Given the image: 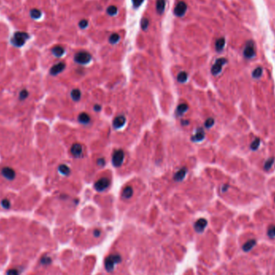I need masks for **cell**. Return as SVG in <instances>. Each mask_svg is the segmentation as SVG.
<instances>
[{
    "label": "cell",
    "mask_w": 275,
    "mask_h": 275,
    "mask_svg": "<svg viewBox=\"0 0 275 275\" xmlns=\"http://www.w3.org/2000/svg\"><path fill=\"white\" fill-rule=\"evenodd\" d=\"M143 1H144V0H132L134 7L135 8H138V7L143 3Z\"/></svg>",
    "instance_id": "39"
},
{
    "label": "cell",
    "mask_w": 275,
    "mask_h": 275,
    "mask_svg": "<svg viewBox=\"0 0 275 275\" xmlns=\"http://www.w3.org/2000/svg\"><path fill=\"white\" fill-rule=\"evenodd\" d=\"M208 225V221L207 220H205L204 218H200L199 220L195 223L194 228H195V230L197 233H202L203 231L204 230V228H206Z\"/></svg>",
    "instance_id": "11"
},
{
    "label": "cell",
    "mask_w": 275,
    "mask_h": 275,
    "mask_svg": "<svg viewBox=\"0 0 275 275\" xmlns=\"http://www.w3.org/2000/svg\"><path fill=\"white\" fill-rule=\"evenodd\" d=\"M1 206L3 207L4 209H9L11 208V202L10 200L5 198L1 201Z\"/></svg>",
    "instance_id": "33"
},
{
    "label": "cell",
    "mask_w": 275,
    "mask_h": 275,
    "mask_svg": "<svg viewBox=\"0 0 275 275\" xmlns=\"http://www.w3.org/2000/svg\"><path fill=\"white\" fill-rule=\"evenodd\" d=\"M205 137V133L202 128H198L196 130L195 135H193L192 137V140L194 142H200L202 141Z\"/></svg>",
    "instance_id": "13"
},
{
    "label": "cell",
    "mask_w": 275,
    "mask_h": 275,
    "mask_svg": "<svg viewBox=\"0 0 275 275\" xmlns=\"http://www.w3.org/2000/svg\"><path fill=\"white\" fill-rule=\"evenodd\" d=\"M88 23H88V21L86 20H80V22H79V27H80V28H82V29L86 28L88 26Z\"/></svg>",
    "instance_id": "38"
},
{
    "label": "cell",
    "mask_w": 275,
    "mask_h": 275,
    "mask_svg": "<svg viewBox=\"0 0 275 275\" xmlns=\"http://www.w3.org/2000/svg\"><path fill=\"white\" fill-rule=\"evenodd\" d=\"M80 97H81V93H80V91L78 89H74L72 90V92H71V98H72L73 101H77L80 99Z\"/></svg>",
    "instance_id": "24"
},
{
    "label": "cell",
    "mask_w": 275,
    "mask_h": 275,
    "mask_svg": "<svg viewBox=\"0 0 275 275\" xmlns=\"http://www.w3.org/2000/svg\"><path fill=\"white\" fill-rule=\"evenodd\" d=\"M71 154L76 158H79L82 155L83 148L80 143H74L71 147Z\"/></svg>",
    "instance_id": "12"
},
{
    "label": "cell",
    "mask_w": 275,
    "mask_h": 275,
    "mask_svg": "<svg viewBox=\"0 0 275 275\" xmlns=\"http://www.w3.org/2000/svg\"><path fill=\"white\" fill-rule=\"evenodd\" d=\"M53 54L56 57H60V56H62L64 55V53H65V49L62 48V47H60V46H56L54 48H53Z\"/></svg>",
    "instance_id": "21"
},
{
    "label": "cell",
    "mask_w": 275,
    "mask_h": 275,
    "mask_svg": "<svg viewBox=\"0 0 275 275\" xmlns=\"http://www.w3.org/2000/svg\"><path fill=\"white\" fill-rule=\"evenodd\" d=\"M100 234H101V232L99 230H98V229H96V230L94 231V233H93V235L95 236L96 237H98L100 236Z\"/></svg>",
    "instance_id": "43"
},
{
    "label": "cell",
    "mask_w": 275,
    "mask_h": 275,
    "mask_svg": "<svg viewBox=\"0 0 275 275\" xmlns=\"http://www.w3.org/2000/svg\"><path fill=\"white\" fill-rule=\"evenodd\" d=\"M58 171H59V172L63 175H68L70 174V169L68 167L67 165H65V164H61V165L59 166V168H58Z\"/></svg>",
    "instance_id": "22"
},
{
    "label": "cell",
    "mask_w": 275,
    "mask_h": 275,
    "mask_svg": "<svg viewBox=\"0 0 275 275\" xmlns=\"http://www.w3.org/2000/svg\"><path fill=\"white\" fill-rule=\"evenodd\" d=\"M124 161V152L122 150H116L112 157L113 165L114 167H120Z\"/></svg>",
    "instance_id": "5"
},
{
    "label": "cell",
    "mask_w": 275,
    "mask_h": 275,
    "mask_svg": "<svg viewBox=\"0 0 275 275\" xmlns=\"http://www.w3.org/2000/svg\"><path fill=\"white\" fill-rule=\"evenodd\" d=\"M255 245H256V240H254V239H251V240H249L248 241H246V242L244 244L242 249L244 251H245V252H248V251H249V250L252 249L255 246Z\"/></svg>",
    "instance_id": "19"
},
{
    "label": "cell",
    "mask_w": 275,
    "mask_h": 275,
    "mask_svg": "<svg viewBox=\"0 0 275 275\" xmlns=\"http://www.w3.org/2000/svg\"><path fill=\"white\" fill-rule=\"evenodd\" d=\"M244 56L247 59L253 58L255 56V50H254V44L253 41H248L245 44V49H244Z\"/></svg>",
    "instance_id": "6"
},
{
    "label": "cell",
    "mask_w": 275,
    "mask_h": 275,
    "mask_svg": "<svg viewBox=\"0 0 275 275\" xmlns=\"http://www.w3.org/2000/svg\"><path fill=\"white\" fill-rule=\"evenodd\" d=\"M110 180L107 178H101L95 183V189L98 192H103L110 186Z\"/></svg>",
    "instance_id": "7"
},
{
    "label": "cell",
    "mask_w": 275,
    "mask_h": 275,
    "mask_svg": "<svg viewBox=\"0 0 275 275\" xmlns=\"http://www.w3.org/2000/svg\"><path fill=\"white\" fill-rule=\"evenodd\" d=\"M101 107L100 105H94V110H95V111H97V112H99V111L101 110Z\"/></svg>",
    "instance_id": "42"
},
{
    "label": "cell",
    "mask_w": 275,
    "mask_h": 275,
    "mask_svg": "<svg viewBox=\"0 0 275 275\" xmlns=\"http://www.w3.org/2000/svg\"><path fill=\"white\" fill-rule=\"evenodd\" d=\"M28 34L23 32H18L15 33V35L11 39V43L16 47H22L24 44L26 40L28 39Z\"/></svg>",
    "instance_id": "2"
},
{
    "label": "cell",
    "mask_w": 275,
    "mask_h": 275,
    "mask_svg": "<svg viewBox=\"0 0 275 275\" xmlns=\"http://www.w3.org/2000/svg\"><path fill=\"white\" fill-rule=\"evenodd\" d=\"M186 174H187V168H181L180 170L178 171L175 174V175H174V180H175V181H177V182L182 181V180L184 179V177H185Z\"/></svg>",
    "instance_id": "15"
},
{
    "label": "cell",
    "mask_w": 275,
    "mask_h": 275,
    "mask_svg": "<svg viewBox=\"0 0 275 275\" xmlns=\"http://www.w3.org/2000/svg\"><path fill=\"white\" fill-rule=\"evenodd\" d=\"M214 122H215V121H214V119H213V118H208L207 120L205 121V127L211 128L213 125H214Z\"/></svg>",
    "instance_id": "35"
},
{
    "label": "cell",
    "mask_w": 275,
    "mask_h": 275,
    "mask_svg": "<svg viewBox=\"0 0 275 275\" xmlns=\"http://www.w3.org/2000/svg\"><path fill=\"white\" fill-rule=\"evenodd\" d=\"M78 121H79L81 124L87 125V124H89L90 122V117L88 113H80L79 116H78Z\"/></svg>",
    "instance_id": "18"
},
{
    "label": "cell",
    "mask_w": 275,
    "mask_h": 275,
    "mask_svg": "<svg viewBox=\"0 0 275 275\" xmlns=\"http://www.w3.org/2000/svg\"><path fill=\"white\" fill-rule=\"evenodd\" d=\"M7 275H20V271L16 268H13V269H10L7 272Z\"/></svg>",
    "instance_id": "37"
},
{
    "label": "cell",
    "mask_w": 275,
    "mask_h": 275,
    "mask_svg": "<svg viewBox=\"0 0 275 275\" xmlns=\"http://www.w3.org/2000/svg\"><path fill=\"white\" fill-rule=\"evenodd\" d=\"M165 0H157L156 1V11L159 15H162L165 10Z\"/></svg>",
    "instance_id": "17"
},
{
    "label": "cell",
    "mask_w": 275,
    "mask_h": 275,
    "mask_svg": "<svg viewBox=\"0 0 275 275\" xmlns=\"http://www.w3.org/2000/svg\"><path fill=\"white\" fill-rule=\"evenodd\" d=\"M65 64L64 62H59L57 64H56L55 65H53L52 68L50 69V74L53 76L58 75L59 73H60L61 72L65 70Z\"/></svg>",
    "instance_id": "10"
},
{
    "label": "cell",
    "mask_w": 275,
    "mask_h": 275,
    "mask_svg": "<svg viewBox=\"0 0 275 275\" xmlns=\"http://www.w3.org/2000/svg\"><path fill=\"white\" fill-rule=\"evenodd\" d=\"M227 63V60L225 58H219L216 60V61L215 62V64L213 65L211 72L214 76L218 75L219 73L221 72L222 70L223 66Z\"/></svg>",
    "instance_id": "4"
},
{
    "label": "cell",
    "mask_w": 275,
    "mask_h": 275,
    "mask_svg": "<svg viewBox=\"0 0 275 275\" xmlns=\"http://www.w3.org/2000/svg\"><path fill=\"white\" fill-rule=\"evenodd\" d=\"M149 25V20L147 18H143L141 22V27L143 28V30H147Z\"/></svg>",
    "instance_id": "36"
},
{
    "label": "cell",
    "mask_w": 275,
    "mask_h": 275,
    "mask_svg": "<svg viewBox=\"0 0 275 275\" xmlns=\"http://www.w3.org/2000/svg\"><path fill=\"white\" fill-rule=\"evenodd\" d=\"M181 123H182V125H188V123H189V122H188V121H187V120H183L182 122H181Z\"/></svg>",
    "instance_id": "44"
},
{
    "label": "cell",
    "mask_w": 275,
    "mask_h": 275,
    "mask_svg": "<svg viewBox=\"0 0 275 275\" xmlns=\"http://www.w3.org/2000/svg\"><path fill=\"white\" fill-rule=\"evenodd\" d=\"M125 118L124 117V116L120 115V116H118V117H116V118H114V120H113V126H114V128H116V129H119V128L122 127L123 125H125Z\"/></svg>",
    "instance_id": "14"
},
{
    "label": "cell",
    "mask_w": 275,
    "mask_h": 275,
    "mask_svg": "<svg viewBox=\"0 0 275 275\" xmlns=\"http://www.w3.org/2000/svg\"><path fill=\"white\" fill-rule=\"evenodd\" d=\"M52 260H51L50 258H48V257H44V258H42V260H41V262L43 264H45V265H48L49 263H51Z\"/></svg>",
    "instance_id": "40"
},
{
    "label": "cell",
    "mask_w": 275,
    "mask_h": 275,
    "mask_svg": "<svg viewBox=\"0 0 275 275\" xmlns=\"http://www.w3.org/2000/svg\"><path fill=\"white\" fill-rule=\"evenodd\" d=\"M274 200H275V199H274Z\"/></svg>",
    "instance_id": "45"
},
{
    "label": "cell",
    "mask_w": 275,
    "mask_h": 275,
    "mask_svg": "<svg viewBox=\"0 0 275 275\" xmlns=\"http://www.w3.org/2000/svg\"><path fill=\"white\" fill-rule=\"evenodd\" d=\"M188 110V105L185 103H183V104H180V105H178L177 109L175 110V114L178 116V117H180V116L183 115L186 112H187V110Z\"/></svg>",
    "instance_id": "16"
},
{
    "label": "cell",
    "mask_w": 275,
    "mask_h": 275,
    "mask_svg": "<svg viewBox=\"0 0 275 275\" xmlns=\"http://www.w3.org/2000/svg\"><path fill=\"white\" fill-rule=\"evenodd\" d=\"M122 261V258L119 254H111L108 256L105 260V267L108 272H111L114 269L115 265Z\"/></svg>",
    "instance_id": "1"
},
{
    "label": "cell",
    "mask_w": 275,
    "mask_h": 275,
    "mask_svg": "<svg viewBox=\"0 0 275 275\" xmlns=\"http://www.w3.org/2000/svg\"><path fill=\"white\" fill-rule=\"evenodd\" d=\"M133 195V188L130 186L125 187L122 191V196L125 199H130Z\"/></svg>",
    "instance_id": "23"
},
{
    "label": "cell",
    "mask_w": 275,
    "mask_h": 275,
    "mask_svg": "<svg viewBox=\"0 0 275 275\" xmlns=\"http://www.w3.org/2000/svg\"><path fill=\"white\" fill-rule=\"evenodd\" d=\"M225 40L224 37L219 38L216 41V50L217 52H220L223 50V48H225Z\"/></svg>",
    "instance_id": "20"
},
{
    "label": "cell",
    "mask_w": 275,
    "mask_h": 275,
    "mask_svg": "<svg viewBox=\"0 0 275 275\" xmlns=\"http://www.w3.org/2000/svg\"><path fill=\"white\" fill-rule=\"evenodd\" d=\"M260 143H261L260 138H256L253 141V143H251V145H250V148H251V149H252L253 150H257V149L259 147V146H260Z\"/></svg>",
    "instance_id": "29"
},
{
    "label": "cell",
    "mask_w": 275,
    "mask_h": 275,
    "mask_svg": "<svg viewBox=\"0 0 275 275\" xmlns=\"http://www.w3.org/2000/svg\"><path fill=\"white\" fill-rule=\"evenodd\" d=\"M30 15L31 17L34 19V20H37V19H40L41 17V15H42V13L40 11V10H38V9H32V10L30 11Z\"/></svg>",
    "instance_id": "25"
},
{
    "label": "cell",
    "mask_w": 275,
    "mask_h": 275,
    "mask_svg": "<svg viewBox=\"0 0 275 275\" xmlns=\"http://www.w3.org/2000/svg\"><path fill=\"white\" fill-rule=\"evenodd\" d=\"M107 13L108 15H111V16L116 15L118 13V8H116L115 6H110L107 8Z\"/></svg>",
    "instance_id": "30"
},
{
    "label": "cell",
    "mask_w": 275,
    "mask_h": 275,
    "mask_svg": "<svg viewBox=\"0 0 275 275\" xmlns=\"http://www.w3.org/2000/svg\"><path fill=\"white\" fill-rule=\"evenodd\" d=\"M188 79V73L186 72H180L177 76V80L179 82L183 83L185 82Z\"/></svg>",
    "instance_id": "27"
},
{
    "label": "cell",
    "mask_w": 275,
    "mask_h": 275,
    "mask_svg": "<svg viewBox=\"0 0 275 275\" xmlns=\"http://www.w3.org/2000/svg\"><path fill=\"white\" fill-rule=\"evenodd\" d=\"M91 55L87 52H79L74 56V60L80 65H86L91 60Z\"/></svg>",
    "instance_id": "3"
},
{
    "label": "cell",
    "mask_w": 275,
    "mask_h": 275,
    "mask_svg": "<svg viewBox=\"0 0 275 275\" xmlns=\"http://www.w3.org/2000/svg\"><path fill=\"white\" fill-rule=\"evenodd\" d=\"M261 75H262V68L261 67L257 68L253 70V77L254 78H259Z\"/></svg>",
    "instance_id": "34"
},
{
    "label": "cell",
    "mask_w": 275,
    "mask_h": 275,
    "mask_svg": "<svg viewBox=\"0 0 275 275\" xmlns=\"http://www.w3.org/2000/svg\"><path fill=\"white\" fill-rule=\"evenodd\" d=\"M1 174L6 180H13L15 178V171L13 168L10 167H4L2 168Z\"/></svg>",
    "instance_id": "8"
},
{
    "label": "cell",
    "mask_w": 275,
    "mask_h": 275,
    "mask_svg": "<svg viewBox=\"0 0 275 275\" xmlns=\"http://www.w3.org/2000/svg\"><path fill=\"white\" fill-rule=\"evenodd\" d=\"M28 96H29V93H28V89H22L20 92V94H19V99H20V101H24L28 98Z\"/></svg>",
    "instance_id": "28"
},
{
    "label": "cell",
    "mask_w": 275,
    "mask_h": 275,
    "mask_svg": "<svg viewBox=\"0 0 275 275\" xmlns=\"http://www.w3.org/2000/svg\"><path fill=\"white\" fill-rule=\"evenodd\" d=\"M187 8H188L187 4L184 2H183V1H180V2H179L176 4L175 9H174L175 15H177V16H180V17L184 15L186 11H187Z\"/></svg>",
    "instance_id": "9"
},
{
    "label": "cell",
    "mask_w": 275,
    "mask_h": 275,
    "mask_svg": "<svg viewBox=\"0 0 275 275\" xmlns=\"http://www.w3.org/2000/svg\"><path fill=\"white\" fill-rule=\"evenodd\" d=\"M273 163H274V158H270V159H269L265 162V165H264L265 170H270V168H271V167L273 166Z\"/></svg>",
    "instance_id": "31"
},
{
    "label": "cell",
    "mask_w": 275,
    "mask_h": 275,
    "mask_svg": "<svg viewBox=\"0 0 275 275\" xmlns=\"http://www.w3.org/2000/svg\"><path fill=\"white\" fill-rule=\"evenodd\" d=\"M267 235L269 237L273 238L275 237V225H270L267 231Z\"/></svg>",
    "instance_id": "32"
},
{
    "label": "cell",
    "mask_w": 275,
    "mask_h": 275,
    "mask_svg": "<svg viewBox=\"0 0 275 275\" xmlns=\"http://www.w3.org/2000/svg\"><path fill=\"white\" fill-rule=\"evenodd\" d=\"M119 40H120V35L117 34V33H113L109 38V41H110L111 44H115Z\"/></svg>",
    "instance_id": "26"
},
{
    "label": "cell",
    "mask_w": 275,
    "mask_h": 275,
    "mask_svg": "<svg viewBox=\"0 0 275 275\" xmlns=\"http://www.w3.org/2000/svg\"><path fill=\"white\" fill-rule=\"evenodd\" d=\"M97 163H98V166H100V167H103V166L105 165V159H102V158H101V159H98V161H97Z\"/></svg>",
    "instance_id": "41"
}]
</instances>
